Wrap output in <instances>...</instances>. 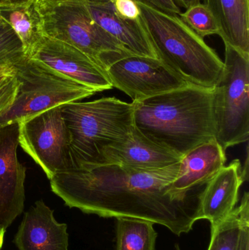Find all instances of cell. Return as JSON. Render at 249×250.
Here are the masks:
<instances>
[{
	"label": "cell",
	"mask_w": 249,
	"mask_h": 250,
	"mask_svg": "<svg viewBox=\"0 0 249 250\" xmlns=\"http://www.w3.org/2000/svg\"><path fill=\"white\" fill-rule=\"evenodd\" d=\"M26 57L96 92L112 89L106 72L84 53L44 36Z\"/></svg>",
	"instance_id": "cell-10"
},
{
	"label": "cell",
	"mask_w": 249,
	"mask_h": 250,
	"mask_svg": "<svg viewBox=\"0 0 249 250\" xmlns=\"http://www.w3.org/2000/svg\"><path fill=\"white\" fill-rule=\"evenodd\" d=\"M107 74L113 87L124 92L133 102L188 84L159 59L134 54L111 64Z\"/></svg>",
	"instance_id": "cell-9"
},
{
	"label": "cell",
	"mask_w": 249,
	"mask_h": 250,
	"mask_svg": "<svg viewBox=\"0 0 249 250\" xmlns=\"http://www.w3.org/2000/svg\"><path fill=\"white\" fill-rule=\"evenodd\" d=\"M224 70L213 88L216 141L226 151L249 136V55L225 43Z\"/></svg>",
	"instance_id": "cell-7"
},
{
	"label": "cell",
	"mask_w": 249,
	"mask_h": 250,
	"mask_svg": "<svg viewBox=\"0 0 249 250\" xmlns=\"http://www.w3.org/2000/svg\"><path fill=\"white\" fill-rule=\"evenodd\" d=\"M182 157L155 144L134 126L128 139L102 148L96 165H118L142 170H156L179 163Z\"/></svg>",
	"instance_id": "cell-12"
},
{
	"label": "cell",
	"mask_w": 249,
	"mask_h": 250,
	"mask_svg": "<svg viewBox=\"0 0 249 250\" xmlns=\"http://www.w3.org/2000/svg\"><path fill=\"white\" fill-rule=\"evenodd\" d=\"M71 1H82V2H105V1H110L111 0H71Z\"/></svg>",
	"instance_id": "cell-31"
},
{
	"label": "cell",
	"mask_w": 249,
	"mask_h": 250,
	"mask_svg": "<svg viewBox=\"0 0 249 250\" xmlns=\"http://www.w3.org/2000/svg\"><path fill=\"white\" fill-rule=\"evenodd\" d=\"M179 163L150 171L118 165L84 166L58 172L50 184L70 208L103 218L149 220L180 236L200 220L202 192L187 198L171 193Z\"/></svg>",
	"instance_id": "cell-1"
},
{
	"label": "cell",
	"mask_w": 249,
	"mask_h": 250,
	"mask_svg": "<svg viewBox=\"0 0 249 250\" xmlns=\"http://www.w3.org/2000/svg\"><path fill=\"white\" fill-rule=\"evenodd\" d=\"M244 182L239 160L224 166L206 184L200 194V220H209L211 229L222 223L236 207L240 188Z\"/></svg>",
	"instance_id": "cell-15"
},
{
	"label": "cell",
	"mask_w": 249,
	"mask_h": 250,
	"mask_svg": "<svg viewBox=\"0 0 249 250\" xmlns=\"http://www.w3.org/2000/svg\"><path fill=\"white\" fill-rule=\"evenodd\" d=\"M151 5L165 13L172 15H179L181 8L175 4L174 0H144Z\"/></svg>",
	"instance_id": "cell-25"
},
{
	"label": "cell",
	"mask_w": 249,
	"mask_h": 250,
	"mask_svg": "<svg viewBox=\"0 0 249 250\" xmlns=\"http://www.w3.org/2000/svg\"><path fill=\"white\" fill-rule=\"evenodd\" d=\"M25 56L20 38L11 26L0 16V71L13 67Z\"/></svg>",
	"instance_id": "cell-21"
},
{
	"label": "cell",
	"mask_w": 249,
	"mask_h": 250,
	"mask_svg": "<svg viewBox=\"0 0 249 250\" xmlns=\"http://www.w3.org/2000/svg\"><path fill=\"white\" fill-rule=\"evenodd\" d=\"M19 123L0 125V227L7 229L23 213L26 167L17 157Z\"/></svg>",
	"instance_id": "cell-11"
},
{
	"label": "cell",
	"mask_w": 249,
	"mask_h": 250,
	"mask_svg": "<svg viewBox=\"0 0 249 250\" xmlns=\"http://www.w3.org/2000/svg\"><path fill=\"white\" fill-rule=\"evenodd\" d=\"M180 19L201 38L220 33L219 25L211 12L203 3L186 9L179 14Z\"/></svg>",
	"instance_id": "cell-22"
},
{
	"label": "cell",
	"mask_w": 249,
	"mask_h": 250,
	"mask_svg": "<svg viewBox=\"0 0 249 250\" xmlns=\"http://www.w3.org/2000/svg\"><path fill=\"white\" fill-rule=\"evenodd\" d=\"M19 145L51 179L73 167L70 137L61 106L55 107L19 123Z\"/></svg>",
	"instance_id": "cell-8"
},
{
	"label": "cell",
	"mask_w": 249,
	"mask_h": 250,
	"mask_svg": "<svg viewBox=\"0 0 249 250\" xmlns=\"http://www.w3.org/2000/svg\"><path fill=\"white\" fill-rule=\"evenodd\" d=\"M19 250H68L67 225L59 223L42 200L24 213L13 239Z\"/></svg>",
	"instance_id": "cell-13"
},
{
	"label": "cell",
	"mask_w": 249,
	"mask_h": 250,
	"mask_svg": "<svg viewBox=\"0 0 249 250\" xmlns=\"http://www.w3.org/2000/svg\"></svg>",
	"instance_id": "cell-33"
},
{
	"label": "cell",
	"mask_w": 249,
	"mask_h": 250,
	"mask_svg": "<svg viewBox=\"0 0 249 250\" xmlns=\"http://www.w3.org/2000/svg\"><path fill=\"white\" fill-rule=\"evenodd\" d=\"M178 7L187 9L192 6L201 3V0H174Z\"/></svg>",
	"instance_id": "cell-27"
},
{
	"label": "cell",
	"mask_w": 249,
	"mask_h": 250,
	"mask_svg": "<svg viewBox=\"0 0 249 250\" xmlns=\"http://www.w3.org/2000/svg\"><path fill=\"white\" fill-rule=\"evenodd\" d=\"M220 29L219 36L249 55V0H204Z\"/></svg>",
	"instance_id": "cell-17"
},
{
	"label": "cell",
	"mask_w": 249,
	"mask_h": 250,
	"mask_svg": "<svg viewBox=\"0 0 249 250\" xmlns=\"http://www.w3.org/2000/svg\"><path fill=\"white\" fill-rule=\"evenodd\" d=\"M238 250H249V218L247 219L243 225Z\"/></svg>",
	"instance_id": "cell-26"
},
{
	"label": "cell",
	"mask_w": 249,
	"mask_h": 250,
	"mask_svg": "<svg viewBox=\"0 0 249 250\" xmlns=\"http://www.w3.org/2000/svg\"><path fill=\"white\" fill-rule=\"evenodd\" d=\"M140 19L158 58L188 84L213 89L223 73L224 62L216 51L177 15L136 0Z\"/></svg>",
	"instance_id": "cell-3"
},
{
	"label": "cell",
	"mask_w": 249,
	"mask_h": 250,
	"mask_svg": "<svg viewBox=\"0 0 249 250\" xmlns=\"http://www.w3.org/2000/svg\"><path fill=\"white\" fill-rule=\"evenodd\" d=\"M37 3L45 36L80 50L106 73L111 64L133 54L93 20L82 1L38 0Z\"/></svg>",
	"instance_id": "cell-5"
},
{
	"label": "cell",
	"mask_w": 249,
	"mask_h": 250,
	"mask_svg": "<svg viewBox=\"0 0 249 250\" xmlns=\"http://www.w3.org/2000/svg\"><path fill=\"white\" fill-rule=\"evenodd\" d=\"M249 218V193L244 192L241 204L230 215L211 229V239L208 250H238L241 229Z\"/></svg>",
	"instance_id": "cell-20"
},
{
	"label": "cell",
	"mask_w": 249,
	"mask_h": 250,
	"mask_svg": "<svg viewBox=\"0 0 249 250\" xmlns=\"http://www.w3.org/2000/svg\"><path fill=\"white\" fill-rule=\"evenodd\" d=\"M5 229H1L0 227V250L2 248L3 242H4V234H5Z\"/></svg>",
	"instance_id": "cell-30"
},
{
	"label": "cell",
	"mask_w": 249,
	"mask_h": 250,
	"mask_svg": "<svg viewBox=\"0 0 249 250\" xmlns=\"http://www.w3.org/2000/svg\"><path fill=\"white\" fill-rule=\"evenodd\" d=\"M13 67L17 94L10 108L0 115V125L20 123L35 114L96 93L26 56Z\"/></svg>",
	"instance_id": "cell-6"
},
{
	"label": "cell",
	"mask_w": 249,
	"mask_h": 250,
	"mask_svg": "<svg viewBox=\"0 0 249 250\" xmlns=\"http://www.w3.org/2000/svg\"><path fill=\"white\" fill-rule=\"evenodd\" d=\"M175 250H181V248H180L179 245H175Z\"/></svg>",
	"instance_id": "cell-32"
},
{
	"label": "cell",
	"mask_w": 249,
	"mask_h": 250,
	"mask_svg": "<svg viewBox=\"0 0 249 250\" xmlns=\"http://www.w3.org/2000/svg\"><path fill=\"white\" fill-rule=\"evenodd\" d=\"M115 219V250H156L158 233L154 223L132 217Z\"/></svg>",
	"instance_id": "cell-19"
},
{
	"label": "cell",
	"mask_w": 249,
	"mask_h": 250,
	"mask_svg": "<svg viewBox=\"0 0 249 250\" xmlns=\"http://www.w3.org/2000/svg\"><path fill=\"white\" fill-rule=\"evenodd\" d=\"M13 72H14V68H13V67L0 71V83H1V82H4V81L9 76L13 74Z\"/></svg>",
	"instance_id": "cell-29"
},
{
	"label": "cell",
	"mask_w": 249,
	"mask_h": 250,
	"mask_svg": "<svg viewBox=\"0 0 249 250\" xmlns=\"http://www.w3.org/2000/svg\"><path fill=\"white\" fill-rule=\"evenodd\" d=\"M70 137L72 168L99 163L104 147L128 139L134 129L133 103L115 98L61 106Z\"/></svg>",
	"instance_id": "cell-4"
},
{
	"label": "cell",
	"mask_w": 249,
	"mask_h": 250,
	"mask_svg": "<svg viewBox=\"0 0 249 250\" xmlns=\"http://www.w3.org/2000/svg\"><path fill=\"white\" fill-rule=\"evenodd\" d=\"M213 89L187 84L133 102L134 126L181 157L216 139Z\"/></svg>",
	"instance_id": "cell-2"
},
{
	"label": "cell",
	"mask_w": 249,
	"mask_h": 250,
	"mask_svg": "<svg viewBox=\"0 0 249 250\" xmlns=\"http://www.w3.org/2000/svg\"><path fill=\"white\" fill-rule=\"evenodd\" d=\"M38 1V0H0V6L15 5V4H25V3Z\"/></svg>",
	"instance_id": "cell-28"
},
{
	"label": "cell",
	"mask_w": 249,
	"mask_h": 250,
	"mask_svg": "<svg viewBox=\"0 0 249 250\" xmlns=\"http://www.w3.org/2000/svg\"><path fill=\"white\" fill-rule=\"evenodd\" d=\"M93 20L134 55L159 59L141 19L121 17L112 1L83 2Z\"/></svg>",
	"instance_id": "cell-16"
},
{
	"label": "cell",
	"mask_w": 249,
	"mask_h": 250,
	"mask_svg": "<svg viewBox=\"0 0 249 250\" xmlns=\"http://www.w3.org/2000/svg\"><path fill=\"white\" fill-rule=\"evenodd\" d=\"M115 12L121 17L131 20L140 18V10L136 0H111Z\"/></svg>",
	"instance_id": "cell-24"
},
{
	"label": "cell",
	"mask_w": 249,
	"mask_h": 250,
	"mask_svg": "<svg viewBox=\"0 0 249 250\" xmlns=\"http://www.w3.org/2000/svg\"><path fill=\"white\" fill-rule=\"evenodd\" d=\"M17 90L18 82L14 73L9 76L0 83V115L13 104Z\"/></svg>",
	"instance_id": "cell-23"
},
{
	"label": "cell",
	"mask_w": 249,
	"mask_h": 250,
	"mask_svg": "<svg viewBox=\"0 0 249 250\" xmlns=\"http://www.w3.org/2000/svg\"><path fill=\"white\" fill-rule=\"evenodd\" d=\"M0 16L13 28L27 55L45 36L42 19L37 1L0 6Z\"/></svg>",
	"instance_id": "cell-18"
},
{
	"label": "cell",
	"mask_w": 249,
	"mask_h": 250,
	"mask_svg": "<svg viewBox=\"0 0 249 250\" xmlns=\"http://www.w3.org/2000/svg\"><path fill=\"white\" fill-rule=\"evenodd\" d=\"M225 151L214 139L183 156L178 174L171 183V193L178 198H187L201 192L196 188L206 185L225 166Z\"/></svg>",
	"instance_id": "cell-14"
}]
</instances>
